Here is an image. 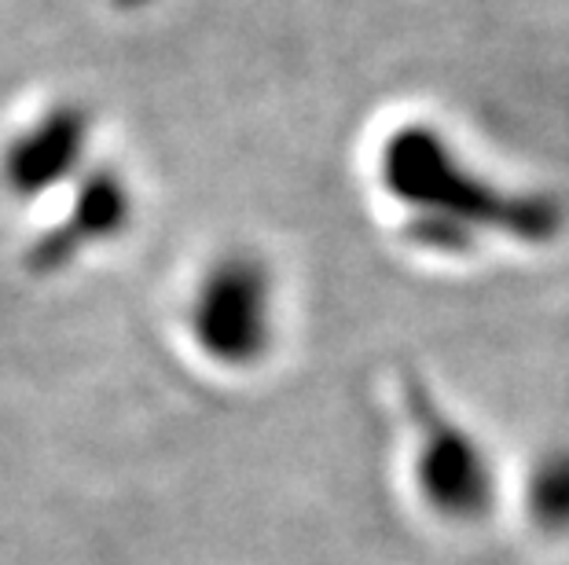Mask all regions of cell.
Wrapping results in <instances>:
<instances>
[{
    "mask_svg": "<svg viewBox=\"0 0 569 565\" xmlns=\"http://www.w3.org/2000/svg\"><path fill=\"white\" fill-rule=\"evenodd\" d=\"M191 339L206 360L232 371L261 364L276 339V283L253 254H224L202 272L188 309Z\"/></svg>",
    "mask_w": 569,
    "mask_h": 565,
    "instance_id": "cell-1",
    "label": "cell"
},
{
    "mask_svg": "<svg viewBox=\"0 0 569 565\" xmlns=\"http://www.w3.org/2000/svg\"><path fill=\"white\" fill-rule=\"evenodd\" d=\"M89 148V118L78 107H56L8 143L4 180L22 199L44 195L78 173Z\"/></svg>",
    "mask_w": 569,
    "mask_h": 565,
    "instance_id": "cell-2",
    "label": "cell"
},
{
    "mask_svg": "<svg viewBox=\"0 0 569 565\" xmlns=\"http://www.w3.org/2000/svg\"><path fill=\"white\" fill-rule=\"evenodd\" d=\"M129 213H132V199L122 180L114 173H89L78 188L70 218L33 250V264L52 272L59 264L74 261L84 246L103 243V239L122 232Z\"/></svg>",
    "mask_w": 569,
    "mask_h": 565,
    "instance_id": "cell-3",
    "label": "cell"
}]
</instances>
